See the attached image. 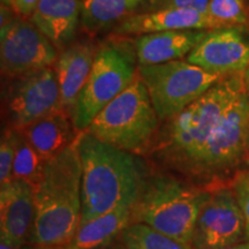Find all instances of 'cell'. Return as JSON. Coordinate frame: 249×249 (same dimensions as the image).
I'll use <instances>...</instances> for the list:
<instances>
[{
	"label": "cell",
	"mask_w": 249,
	"mask_h": 249,
	"mask_svg": "<svg viewBox=\"0 0 249 249\" xmlns=\"http://www.w3.org/2000/svg\"><path fill=\"white\" fill-rule=\"evenodd\" d=\"M81 164V223L119 208H133L150 176L139 155L99 141L88 132L77 138Z\"/></svg>",
	"instance_id": "obj_1"
},
{
	"label": "cell",
	"mask_w": 249,
	"mask_h": 249,
	"mask_svg": "<svg viewBox=\"0 0 249 249\" xmlns=\"http://www.w3.org/2000/svg\"><path fill=\"white\" fill-rule=\"evenodd\" d=\"M82 164L76 141L46 161L34 187L35 220L29 241L39 249L67 246L81 223Z\"/></svg>",
	"instance_id": "obj_2"
},
{
	"label": "cell",
	"mask_w": 249,
	"mask_h": 249,
	"mask_svg": "<svg viewBox=\"0 0 249 249\" xmlns=\"http://www.w3.org/2000/svg\"><path fill=\"white\" fill-rule=\"evenodd\" d=\"M242 74L225 76L181 112L164 121L147 156L181 176L245 89Z\"/></svg>",
	"instance_id": "obj_3"
},
{
	"label": "cell",
	"mask_w": 249,
	"mask_h": 249,
	"mask_svg": "<svg viewBox=\"0 0 249 249\" xmlns=\"http://www.w3.org/2000/svg\"><path fill=\"white\" fill-rule=\"evenodd\" d=\"M210 189L189 185L166 174H151L132 208V223L192 244L196 222Z\"/></svg>",
	"instance_id": "obj_4"
},
{
	"label": "cell",
	"mask_w": 249,
	"mask_h": 249,
	"mask_svg": "<svg viewBox=\"0 0 249 249\" xmlns=\"http://www.w3.org/2000/svg\"><path fill=\"white\" fill-rule=\"evenodd\" d=\"M160 128L150 95L141 76L99 112L86 132L121 150L147 156Z\"/></svg>",
	"instance_id": "obj_5"
},
{
	"label": "cell",
	"mask_w": 249,
	"mask_h": 249,
	"mask_svg": "<svg viewBox=\"0 0 249 249\" xmlns=\"http://www.w3.org/2000/svg\"><path fill=\"white\" fill-rule=\"evenodd\" d=\"M138 68L135 44L124 36L105 40L97 48L89 77L71 113L77 132H86L99 112L128 88Z\"/></svg>",
	"instance_id": "obj_6"
},
{
	"label": "cell",
	"mask_w": 249,
	"mask_h": 249,
	"mask_svg": "<svg viewBox=\"0 0 249 249\" xmlns=\"http://www.w3.org/2000/svg\"><path fill=\"white\" fill-rule=\"evenodd\" d=\"M248 147L249 96L244 89L181 176L188 181L209 183V188L247 161Z\"/></svg>",
	"instance_id": "obj_7"
},
{
	"label": "cell",
	"mask_w": 249,
	"mask_h": 249,
	"mask_svg": "<svg viewBox=\"0 0 249 249\" xmlns=\"http://www.w3.org/2000/svg\"><path fill=\"white\" fill-rule=\"evenodd\" d=\"M160 123L181 112L225 76L211 73L187 60L139 66Z\"/></svg>",
	"instance_id": "obj_8"
},
{
	"label": "cell",
	"mask_w": 249,
	"mask_h": 249,
	"mask_svg": "<svg viewBox=\"0 0 249 249\" xmlns=\"http://www.w3.org/2000/svg\"><path fill=\"white\" fill-rule=\"evenodd\" d=\"M4 103L7 127L15 130H22L61 107L54 68H42L9 77Z\"/></svg>",
	"instance_id": "obj_9"
},
{
	"label": "cell",
	"mask_w": 249,
	"mask_h": 249,
	"mask_svg": "<svg viewBox=\"0 0 249 249\" xmlns=\"http://www.w3.org/2000/svg\"><path fill=\"white\" fill-rule=\"evenodd\" d=\"M57 48L26 18H13L1 27L0 62L2 76L14 77L28 71L54 66Z\"/></svg>",
	"instance_id": "obj_10"
},
{
	"label": "cell",
	"mask_w": 249,
	"mask_h": 249,
	"mask_svg": "<svg viewBox=\"0 0 249 249\" xmlns=\"http://www.w3.org/2000/svg\"><path fill=\"white\" fill-rule=\"evenodd\" d=\"M200 211L192 245L194 249H224L247 241L244 214L231 187L213 186Z\"/></svg>",
	"instance_id": "obj_11"
},
{
	"label": "cell",
	"mask_w": 249,
	"mask_h": 249,
	"mask_svg": "<svg viewBox=\"0 0 249 249\" xmlns=\"http://www.w3.org/2000/svg\"><path fill=\"white\" fill-rule=\"evenodd\" d=\"M187 61L223 76L244 73L249 67V31L242 26L209 30Z\"/></svg>",
	"instance_id": "obj_12"
},
{
	"label": "cell",
	"mask_w": 249,
	"mask_h": 249,
	"mask_svg": "<svg viewBox=\"0 0 249 249\" xmlns=\"http://www.w3.org/2000/svg\"><path fill=\"white\" fill-rule=\"evenodd\" d=\"M0 187L1 242L21 248L30 239L35 220L34 188L30 183L18 179Z\"/></svg>",
	"instance_id": "obj_13"
},
{
	"label": "cell",
	"mask_w": 249,
	"mask_h": 249,
	"mask_svg": "<svg viewBox=\"0 0 249 249\" xmlns=\"http://www.w3.org/2000/svg\"><path fill=\"white\" fill-rule=\"evenodd\" d=\"M224 28L210 15L192 9H160L130 14L117 24L116 36H142L167 30H213Z\"/></svg>",
	"instance_id": "obj_14"
},
{
	"label": "cell",
	"mask_w": 249,
	"mask_h": 249,
	"mask_svg": "<svg viewBox=\"0 0 249 249\" xmlns=\"http://www.w3.org/2000/svg\"><path fill=\"white\" fill-rule=\"evenodd\" d=\"M96 51L90 42H77L65 48L55 61L61 107L71 113L88 80Z\"/></svg>",
	"instance_id": "obj_15"
},
{
	"label": "cell",
	"mask_w": 249,
	"mask_h": 249,
	"mask_svg": "<svg viewBox=\"0 0 249 249\" xmlns=\"http://www.w3.org/2000/svg\"><path fill=\"white\" fill-rule=\"evenodd\" d=\"M209 30H167L145 34L135 40L139 66L180 60L189 54Z\"/></svg>",
	"instance_id": "obj_16"
},
{
	"label": "cell",
	"mask_w": 249,
	"mask_h": 249,
	"mask_svg": "<svg viewBox=\"0 0 249 249\" xmlns=\"http://www.w3.org/2000/svg\"><path fill=\"white\" fill-rule=\"evenodd\" d=\"M45 161L55 157L79 138L71 112L59 107L21 130Z\"/></svg>",
	"instance_id": "obj_17"
},
{
	"label": "cell",
	"mask_w": 249,
	"mask_h": 249,
	"mask_svg": "<svg viewBox=\"0 0 249 249\" xmlns=\"http://www.w3.org/2000/svg\"><path fill=\"white\" fill-rule=\"evenodd\" d=\"M81 7L80 0H39L30 21L55 48L62 49L74 39Z\"/></svg>",
	"instance_id": "obj_18"
},
{
	"label": "cell",
	"mask_w": 249,
	"mask_h": 249,
	"mask_svg": "<svg viewBox=\"0 0 249 249\" xmlns=\"http://www.w3.org/2000/svg\"><path fill=\"white\" fill-rule=\"evenodd\" d=\"M132 223V208H119L80 225L67 249H102L111 245Z\"/></svg>",
	"instance_id": "obj_19"
},
{
	"label": "cell",
	"mask_w": 249,
	"mask_h": 249,
	"mask_svg": "<svg viewBox=\"0 0 249 249\" xmlns=\"http://www.w3.org/2000/svg\"><path fill=\"white\" fill-rule=\"evenodd\" d=\"M144 0H82L81 24L93 36L99 31L121 22Z\"/></svg>",
	"instance_id": "obj_20"
},
{
	"label": "cell",
	"mask_w": 249,
	"mask_h": 249,
	"mask_svg": "<svg viewBox=\"0 0 249 249\" xmlns=\"http://www.w3.org/2000/svg\"><path fill=\"white\" fill-rule=\"evenodd\" d=\"M120 240L128 249H194L189 242L177 240L142 223H130Z\"/></svg>",
	"instance_id": "obj_21"
},
{
	"label": "cell",
	"mask_w": 249,
	"mask_h": 249,
	"mask_svg": "<svg viewBox=\"0 0 249 249\" xmlns=\"http://www.w3.org/2000/svg\"><path fill=\"white\" fill-rule=\"evenodd\" d=\"M46 161L33 148L21 130H18L17 150L13 163V179L23 180L31 186H36L42 177Z\"/></svg>",
	"instance_id": "obj_22"
},
{
	"label": "cell",
	"mask_w": 249,
	"mask_h": 249,
	"mask_svg": "<svg viewBox=\"0 0 249 249\" xmlns=\"http://www.w3.org/2000/svg\"><path fill=\"white\" fill-rule=\"evenodd\" d=\"M208 14L224 28L244 26L248 21L245 0H210Z\"/></svg>",
	"instance_id": "obj_23"
},
{
	"label": "cell",
	"mask_w": 249,
	"mask_h": 249,
	"mask_svg": "<svg viewBox=\"0 0 249 249\" xmlns=\"http://www.w3.org/2000/svg\"><path fill=\"white\" fill-rule=\"evenodd\" d=\"M18 130L6 128L2 130L0 143V185L4 186L13 180L12 170L17 150Z\"/></svg>",
	"instance_id": "obj_24"
},
{
	"label": "cell",
	"mask_w": 249,
	"mask_h": 249,
	"mask_svg": "<svg viewBox=\"0 0 249 249\" xmlns=\"http://www.w3.org/2000/svg\"><path fill=\"white\" fill-rule=\"evenodd\" d=\"M230 187L234 193L242 214H244L246 235L249 241V169H239L232 177Z\"/></svg>",
	"instance_id": "obj_25"
},
{
	"label": "cell",
	"mask_w": 249,
	"mask_h": 249,
	"mask_svg": "<svg viewBox=\"0 0 249 249\" xmlns=\"http://www.w3.org/2000/svg\"><path fill=\"white\" fill-rule=\"evenodd\" d=\"M210 0H150L151 11L160 9H192L208 14ZM209 15V14H208Z\"/></svg>",
	"instance_id": "obj_26"
},
{
	"label": "cell",
	"mask_w": 249,
	"mask_h": 249,
	"mask_svg": "<svg viewBox=\"0 0 249 249\" xmlns=\"http://www.w3.org/2000/svg\"><path fill=\"white\" fill-rule=\"evenodd\" d=\"M38 2L39 0H14L11 6L18 17L27 18L31 17Z\"/></svg>",
	"instance_id": "obj_27"
},
{
	"label": "cell",
	"mask_w": 249,
	"mask_h": 249,
	"mask_svg": "<svg viewBox=\"0 0 249 249\" xmlns=\"http://www.w3.org/2000/svg\"><path fill=\"white\" fill-rule=\"evenodd\" d=\"M242 77H244V86H245L246 92H247V95L249 96V67L244 71Z\"/></svg>",
	"instance_id": "obj_28"
},
{
	"label": "cell",
	"mask_w": 249,
	"mask_h": 249,
	"mask_svg": "<svg viewBox=\"0 0 249 249\" xmlns=\"http://www.w3.org/2000/svg\"><path fill=\"white\" fill-rule=\"evenodd\" d=\"M224 249H249V241H244L240 242V244L231 246V247H227Z\"/></svg>",
	"instance_id": "obj_29"
},
{
	"label": "cell",
	"mask_w": 249,
	"mask_h": 249,
	"mask_svg": "<svg viewBox=\"0 0 249 249\" xmlns=\"http://www.w3.org/2000/svg\"><path fill=\"white\" fill-rule=\"evenodd\" d=\"M102 249H128L124 246L123 242H120V244H114V245H108L107 247L102 248Z\"/></svg>",
	"instance_id": "obj_30"
},
{
	"label": "cell",
	"mask_w": 249,
	"mask_h": 249,
	"mask_svg": "<svg viewBox=\"0 0 249 249\" xmlns=\"http://www.w3.org/2000/svg\"><path fill=\"white\" fill-rule=\"evenodd\" d=\"M0 249H20V248L12 247V246H8V245L4 244V242H1V245H0Z\"/></svg>",
	"instance_id": "obj_31"
},
{
	"label": "cell",
	"mask_w": 249,
	"mask_h": 249,
	"mask_svg": "<svg viewBox=\"0 0 249 249\" xmlns=\"http://www.w3.org/2000/svg\"><path fill=\"white\" fill-rule=\"evenodd\" d=\"M13 1L14 0H2V2H6V4H8V5H11Z\"/></svg>",
	"instance_id": "obj_32"
},
{
	"label": "cell",
	"mask_w": 249,
	"mask_h": 249,
	"mask_svg": "<svg viewBox=\"0 0 249 249\" xmlns=\"http://www.w3.org/2000/svg\"><path fill=\"white\" fill-rule=\"evenodd\" d=\"M49 249H67L66 247H57V248H49Z\"/></svg>",
	"instance_id": "obj_33"
},
{
	"label": "cell",
	"mask_w": 249,
	"mask_h": 249,
	"mask_svg": "<svg viewBox=\"0 0 249 249\" xmlns=\"http://www.w3.org/2000/svg\"><path fill=\"white\" fill-rule=\"evenodd\" d=\"M247 161L249 163V147H248V154H247Z\"/></svg>",
	"instance_id": "obj_34"
}]
</instances>
